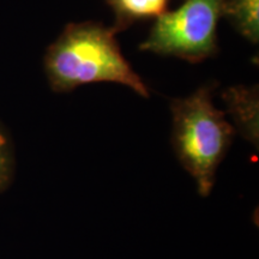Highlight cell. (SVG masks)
<instances>
[{
	"mask_svg": "<svg viewBox=\"0 0 259 259\" xmlns=\"http://www.w3.org/2000/svg\"><path fill=\"white\" fill-rule=\"evenodd\" d=\"M45 71L56 92L112 82L149 97L147 85L122 56L113 31L101 24H70L65 28L48 48Z\"/></svg>",
	"mask_w": 259,
	"mask_h": 259,
	"instance_id": "1",
	"label": "cell"
},
{
	"mask_svg": "<svg viewBox=\"0 0 259 259\" xmlns=\"http://www.w3.org/2000/svg\"><path fill=\"white\" fill-rule=\"evenodd\" d=\"M173 148L181 166L206 197L215 185L216 171L234 138V128L225 113L213 106L208 88H200L185 99L174 100Z\"/></svg>",
	"mask_w": 259,
	"mask_h": 259,
	"instance_id": "2",
	"label": "cell"
},
{
	"mask_svg": "<svg viewBox=\"0 0 259 259\" xmlns=\"http://www.w3.org/2000/svg\"><path fill=\"white\" fill-rule=\"evenodd\" d=\"M223 0H186L176 11L158 16L142 51L200 61L216 51Z\"/></svg>",
	"mask_w": 259,
	"mask_h": 259,
	"instance_id": "3",
	"label": "cell"
},
{
	"mask_svg": "<svg viewBox=\"0 0 259 259\" xmlns=\"http://www.w3.org/2000/svg\"><path fill=\"white\" fill-rule=\"evenodd\" d=\"M222 96L240 134L258 148L259 103L257 89L231 88Z\"/></svg>",
	"mask_w": 259,
	"mask_h": 259,
	"instance_id": "4",
	"label": "cell"
},
{
	"mask_svg": "<svg viewBox=\"0 0 259 259\" xmlns=\"http://www.w3.org/2000/svg\"><path fill=\"white\" fill-rule=\"evenodd\" d=\"M223 12L228 14L245 37L258 42L259 0H223Z\"/></svg>",
	"mask_w": 259,
	"mask_h": 259,
	"instance_id": "5",
	"label": "cell"
},
{
	"mask_svg": "<svg viewBox=\"0 0 259 259\" xmlns=\"http://www.w3.org/2000/svg\"><path fill=\"white\" fill-rule=\"evenodd\" d=\"M112 3L127 17L147 18L164 14L168 0H112Z\"/></svg>",
	"mask_w": 259,
	"mask_h": 259,
	"instance_id": "6",
	"label": "cell"
},
{
	"mask_svg": "<svg viewBox=\"0 0 259 259\" xmlns=\"http://www.w3.org/2000/svg\"><path fill=\"white\" fill-rule=\"evenodd\" d=\"M15 158L12 144L5 128L0 124V192L8 189L14 178Z\"/></svg>",
	"mask_w": 259,
	"mask_h": 259,
	"instance_id": "7",
	"label": "cell"
}]
</instances>
